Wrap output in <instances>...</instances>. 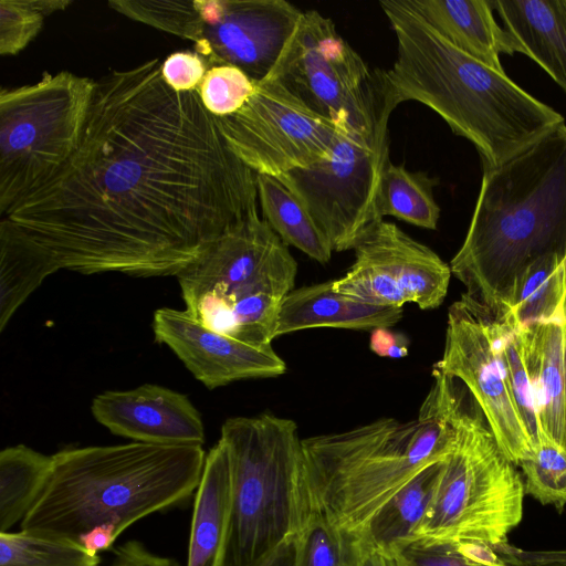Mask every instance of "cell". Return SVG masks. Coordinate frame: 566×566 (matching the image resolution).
Masks as SVG:
<instances>
[{
    "mask_svg": "<svg viewBox=\"0 0 566 566\" xmlns=\"http://www.w3.org/2000/svg\"><path fill=\"white\" fill-rule=\"evenodd\" d=\"M549 253L566 255L565 124L483 168L467 235L449 265L467 295L503 317L516 277Z\"/></svg>",
    "mask_w": 566,
    "mask_h": 566,
    "instance_id": "5b68a950",
    "label": "cell"
},
{
    "mask_svg": "<svg viewBox=\"0 0 566 566\" xmlns=\"http://www.w3.org/2000/svg\"><path fill=\"white\" fill-rule=\"evenodd\" d=\"M157 343L167 345L207 388L283 375L286 364L272 345L254 346L212 331L186 310L161 307L154 313Z\"/></svg>",
    "mask_w": 566,
    "mask_h": 566,
    "instance_id": "9a60e30c",
    "label": "cell"
},
{
    "mask_svg": "<svg viewBox=\"0 0 566 566\" xmlns=\"http://www.w3.org/2000/svg\"><path fill=\"white\" fill-rule=\"evenodd\" d=\"M255 86L256 82L241 69L221 64L208 69L196 92L211 115L226 117L244 106Z\"/></svg>",
    "mask_w": 566,
    "mask_h": 566,
    "instance_id": "d6a6232c",
    "label": "cell"
},
{
    "mask_svg": "<svg viewBox=\"0 0 566 566\" xmlns=\"http://www.w3.org/2000/svg\"><path fill=\"white\" fill-rule=\"evenodd\" d=\"M525 493L544 505L562 510L566 504V450L545 438L521 464Z\"/></svg>",
    "mask_w": 566,
    "mask_h": 566,
    "instance_id": "1f68e13d",
    "label": "cell"
},
{
    "mask_svg": "<svg viewBox=\"0 0 566 566\" xmlns=\"http://www.w3.org/2000/svg\"><path fill=\"white\" fill-rule=\"evenodd\" d=\"M229 459V531L222 566H256L306 525L297 424L271 412L221 427Z\"/></svg>",
    "mask_w": 566,
    "mask_h": 566,
    "instance_id": "8992f818",
    "label": "cell"
},
{
    "mask_svg": "<svg viewBox=\"0 0 566 566\" xmlns=\"http://www.w3.org/2000/svg\"><path fill=\"white\" fill-rule=\"evenodd\" d=\"M95 80L69 71L0 93V217L75 153Z\"/></svg>",
    "mask_w": 566,
    "mask_h": 566,
    "instance_id": "ba28073f",
    "label": "cell"
},
{
    "mask_svg": "<svg viewBox=\"0 0 566 566\" xmlns=\"http://www.w3.org/2000/svg\"><path fill=\"white\" fill-rule=\"evenodd\" d=\"M437 179L413 172L390 161L386 166L378 197V212L429 230H436L440 208L433 197Z\"/></svg>",
    "mask_w": 566,
    "mask_h": 566,
    "instance_id": "4316f807",
    "label": "cell"
},
{
    "mask_svg": "<svg viewBox=\"0 0 566 566\" xmlns=\"http://www.w3.org/2000/svg\"><path fill=\"white\" fill-rule=\"evenodd\" d=\"M206 455L202 446L135 441L60 450L21 530L99 555L139 520L186 502Z\"/></svg>",
    "mask_w": 566,
    "mask_h": 566,
    "instance_id": "3957f363",
    "label": "cell"
},
{
    "mask_svg": "<svg viewBox=\"0 0 566 566\" xmlns=\"http://www.w3.org/2000/svg\"><path fill=\"white\" fill-rule=\"evenodd\" d=\"M229 459L219 440L206 455L190 526L187 566H222L230 520Z\"/></svg>",
    "mask_w": 566,
    "mask_h": 566,
    "instance_id": "7402d4cb",
    "label": "cell"
},
{
    "mask_svg": "<svg viewBox=\"0 0 566 566\" xmlns=\"http://www.w3.org/2000/svg\"><path fill=\"white\" fill-rule=\"evenodd\" d=\"M297 268L287 245L251 211L178 276L186 311L214 331L230 305L266 277Z\"/></svg>",
    "mask_w": 566,
    "mask_h": 566,
    "instance_id": "5bb4252c",
    "label": "cell"
},
{
    "mask_svg": "<svg viewBox=\"0 0 566 566\" xmlns=\"http://www.w3.org/2000/svg\"><path fill=\"white\" fill-rule=\"evenodd\" d=\"M370 549L363 535L314 518L298 534L296 566H360Z\"/></svg>",
    "mask_w": 566,
    "mask_h": 566,
    "instance_id": "f546056e",
    "label": "cell"
},
{
    "mask_svg": "<svg viewBox=\"0 0 566 566\" xmlns=\"http://www.w3.org/2000/svg\"><path fill=\"white\" fill-rule=\"evenodd\" d=\"M564 255L545 254L516 277L507 298L506 316L516 327L549 321L565 310Z\"/></svg>",
    "mask_w": 566,
    "mask_h": 566,
    "instance_id": "cb8c5ba5",
    "label": "cell"
},
{
    "mask_svg": "<svg viewBox=\"0 0 566 566\" xmlns=\"http://www.w3.org/2000/svg\"><path fill=\"white\" fill-rule=\"evenodd\" d=\"M386 557L395 566H486L462 555L453 543H437L421 538H415L397 547Z\"/></svg>",
    "mask_w": 566,
    "mask_h": 566,
    "instance_id": "836d02e7",
    "label": "cell"
},
{
    "mask_svg": "<svg viewBox=\"0 0 566 566\" xmlns=\"http://www.w3.org/2000/svg\"><path fill=\"white\" fill-rule=\"evenodd\" d=\"M384 105L375 120L339 125L326 158L279 178L307 207L337 252L354 250L384 219L378 197L389 160L388 119Z\"/></svg>",
    "mask_w": 566,
    "mask_h": 566,
    "instance_id": "30bf717a",
    "label": "cell"
},
{
    "mask_svg": "<svg viewBox=\"0 0 566 566\" xmlns=\"http://www.w3.org/2000/svg\"><path fill=\"white\" fill-rule=\"evenodd\" d=\"M360 566H387V560L382 554L370 549L364 557Z\"/></svg>",
    "mask_w": 566,
    "mask_h": 566,
    "instance_id": "ab89813d",
    "label": "cell"
},
{
    "mask_svg": "<svg viewBox=\"0 0 566 566\" xmlns=\"http://www.w3.org/2000/svg\"><path fill=\"white\" fill-rule=\"evenodd\" d=\"M355 249L384 269L408 303H415L421 310L442 304L452 274L450 265L395 223L384 220L376 223Z\"/></svg>",
    "mask_w": 566,
    "mask_h": 566,
    "instance_id": "e0dca14e",
    "label": "cell"
},
{
    "mask_svg": "<svg viewBox=\"0 0 566 566\" xmlns=\"http://www.w3.org/2000/svg\"><path fill=\"white\" fill-rule=\"evenodd\" d=\"M208 69L197 52L180 51L171 53L163 61L161 75L175 92H195Z\"/></svg>",
    "mask_w": 566,
    "mask_h": 566,
    "instance_id": "e575fe53",
    "label": "cell"
},
{
    "mask_svg": "<svg viewBox=\"0 0 566 566\" xmlns=\"http://www.w3.org/2000/svg\"><path fill=\"white\" fill-rule=\"evenodd\" d=\"M108 566H180L166 556L157 555L138 541H129L114 549V558Z\"/></svg>",
    "mask_w": 566,
    "mask_h": 566,
    "instance_id": "8d00e7d4",
    "label": "cell"
},
{
    "mask_svg": "<svg viewBox=\"0 0 566 566\" xmlns=\"http://www.w3.org/2000/svg\"><path fill=\"white\" fill-rule=\"evenodd\" d=\"M515 53L535 61L566 93V0H493Z\"/></svg>",
    "mask_w": 566,
    "mask_h": 566,
    "instance_id": "44dd1931",
    "label": "cell"
},
{
    "mask_svg": "<svg viewBox=\"0 0 566 566\" xmlns=\"http://www.w3.org/2000/svg\"><path fill=\"white\" fill-rule=\"evenodd\" d=\"M159 59L95 83L80 144L0 219V242L51 274L178 276L258 209L256 172L198 93L175 92Z\"/></svg>",
    "mask_w": 566,
    "mask_h": 566,
    "instance_id": "6da1fadb",
    "label": "cell"
},
{
    "mask_svg": "<svg viewBox=\"0 0 566 566\" xmlns=\"http://www.w3.org/2000/svg\"><path fill=\"white\" fill-rule=\"evenodd\" d=\"M70 0H0V54L14 55L41 31L44 19L65 10Z\"/></svg>",
    "mask_w": 566,
    "mask_h": 566,
    "instance_id": "4dcf8cb0",
    "label": "cell"
},
{
    "mask_svg": "<svg viewBox=\"0 0 566 566\" xmlns=\"http://www.w3.org/2000/svg\"><path fill=\"white\" fill-rule=\"evenodd\" d=\"M0 566H101V557L75 543L20 530L0 533Z\"/></svg>",
    "mask_w": 566,
    "mask_h": 566,
    "instance_id": "f1b7e54d",
    "label": "cell"
},
{
    "mask_svg": "<svg viewBox=\"0 0 566 566\" xmlns=\"http://www.w3.org/2000/svg\"><path fill=\"white\" fill-rule=\"evenodd\" d=\"M495 548L510 566H566V549L524 551L509 543Z\"/></svg>",
    "mask_w": 566,
    "mask_h": 566,
    "instance_id": "d590c367",
    "label": "cell"
},
{
    "mask_svg": "<svg viewBox=\"0 0 566 566\" xmlns=\"http://www.w3.org/2000/svg\"><path fill=\"white\" fill-rule=\"evenodd\" d=\"M298 535L284 541L256 566H296Z\"/></svg>",
    "mask_w": 566,
    "mask_h": 566,
    "instance_id": "f35d334b",
    "label": "cell"
},
{
    "mask_svg": "<svg viewBox=\"0 0 566 566\" xmlns=\"http://www.w3.org/2000/svg\"><path fill=\"white\" fill-rule=\"evenodd\" d=\"M97 422L135 442L159 446H202L205 427L199 411L180 392L145 384L130 390H108L91 406Z\"/></svg>",
    "mask_w": 566,
    "mask_h": 566,
    "instance_id": "2e32d148",
    "label": "cell"
},
{
    "mask_svg": "<svg viewBox=\"0 0 566 566\" xmlns=\"http://www.w3.org/2000/svg\"><path fill=\"white\" fill-rule=\"evenodd\" d=\"M441 463L423 469L375 514L363 534L371 549L389 556L397 547L415 539Z\"/></svg>",
    "mask_w": 566,
    "mask_h": 566,
    "instance_id": "d4e9b609",
    "label": "cell"
},
{
    "mask_svg": "<svg viewBox=\"0 0 566 566\" xmlns=\"http://www.w3.org/2000/svg\"><path fill=\"white\" fill-rule=\"evenodd\" d=\"M386 560H387V566H395L394 563L388 557H386Z\"/></svg>",
    "mask_w": 566,
    "mask_h": 566,
    "instance_id": "b9f144b4",
    "label": "cell"
},
{
    "mask_svg": "<svg viewBox=\"0 0 566 566\" xmlns=\"http://www.w3.org/2000/svg\"><path fill=\"white\" fill-rule=\"evenodd\" d=\"M403 307L377 306L336 292L333 280L292 290L283 300L276 337L316 327L375 329L396 325Z\"/></svg>",
    "mask_w": 566,
    "mask_h": 566,
    "instance_id": "ffe728a7",
    "label": "cell"
},
{
    "mask_svg": "<svg viewBox=\"0 0 566 566\" xmlns=\"http://www.w3.org/2000/svg\"><path fill=\"white\" fill-rule=\"evenodd\" d=\"M563 268H564V272H565V277H566V255L563 260Z\"/></svg>",
    "mask_w": 566,
    "mask_h": 566,
    "instance_id": "60d3db41",
    "label": "cell"
},
{
    "mask_svg": "<svg viewBox=\"0 0 566 566\" xmlns=\"http://www.w3.org/2000/svg\"><path fill=\"white\" fill-rule=\"evenodd\" d=\"M303 11L285 0H129L124 15L195 44L207 63L269 76Z\"/></svg>",
    "mask_w": 566,
    "mask_h": 566,
    "instance_id": "9c48e42d",
    "label": "cell"
},
{
    "mask_svg": "<svg viewBox=\"0 0 566 566\" xmlns=\"http://www.w3.org/2000/svg\"><path fill=\"white\" fill-rule=\"evenodd\" d=\"M433 369L469 390L507 460L520 465L533 455L499 358L494 315L465 293L449 307L444 349Z\"/></svg>",
    "mask_w": 566,
    "mask_h": 566,
    "instance_id": "4fadbf2b",
    "label": "cell"
},
{
    "mask_svg": "<svg viewBox=\"0 0 566 566\" xmlns=\"http://www.w3.org/2000/svg\"><path fill=\"white\" fill-rule=\"evenodd\" d=\"M432 376L433 385L411 421L382 418L302 439L306 524L316 518L363 535L399 490L423 469L448 458L464 395L457 379L436 369Z\"/></svg>",
    "mask_w": 566,
    "mask_h": 566,
    "instance_id": "277c9868",
    "label": "cell"
},
{
    "mask_svg": "<svg viewBox=\"0 0 566 566\" xmlns=\"http://www.w3.org/2000/svg\"><path fill=\"white\" fill-rule=\"evenodd\" d=\"M52 455L19 444L0 452V533L29 513L48 481Z\"/></svg>",
    "mask_w": 566,
    "mask_h": 566,
    "instance_id": "484cf974",
    "label": "cell"
},
{
    "mask_svg": "<svg viewBox=\"0 0 566 566\" xmlns=\"http://www.w3.org/2000/svg\"><path fill=\"white\" fill-rule=\"evenodd\" d=\"M408 6L451 45L504 71L500 53L514 54L510 34L499 27L488 0H407Z\"/></svg>",
    "mask_w": 566,
    "mask_h": 566,
    "instance_id": "d6986e66",
    "label": "cell"
},
{
    "mask_svg": "<svg viewBox=\"0 0 566 566\" xmlns=\"http://www.w3.org/2000/svg\"><path fill=\"white\" fill-rule=\"evenodd\" d=\"M409 339L405 334L378 327L370 334L369 347L373 353L386 358H403L409 353Z\"/></svg>",
    "mask_w": 566,
    "mask_h": 566,
    "instance_id": "74e56055",
    "label": "cell"
},
{
    "mask_svg": "<svg viewBox=\"0 0 566 566\" xmlns=\"http://www.w3.org/2000/svg\"><path fill=\"white\" fill-rule=\"evenodd\" d=\"M565 308H566V296H565Z\"/></svg>",
    "mask_w": 566,
    "mask_h": 566,
    "instance_id": "7bdbcfd3",
    "label": "cell"
},
{
    "mask_svg": "<svg viewBox=\"0 0 566 566\" xmlns=\"http://www.w3.org/2000/svg\"><path fill=\"white\" fill-rule=\"evenodd\" d=\"M266 78L279 81L308 108L337 125L371 123L382 109L368 65L332 19L316 10L303 11Z\"/></svg>",
    "mask_w": 566,
    "mask_h": 566,
    "instance_id": "8fae6325",
    "label": "cell"
},
{
    "mask_svg": "<svg viewBox=\"0 0 566 566\" xmlns=\"http://www.w3.org/2000/svg\"><path fill=\"white\" fill-rule=\"evenodd\" d=\"M217 123L230 149L249 168L272 177L326 158L339 126L273 78L256 82L244 106L217 117Z\"/></svg>",
    "mask_w": 566,
    "mask_h": 566,
    "instance_id": "7c38bea8",
    "label": "cell"
},
{
    "mask_svg": "<svg viewBox=\"0 0 566 566\" xmlns=\"http://www.w3.org/2000/svg\"><path fill=\"white\" fill-rule=\"evenodd\" d=\"M501 452L474 402L463 397L457 438L442 461L415 538L437 543H507L523 517L524 482Z\"/></svg>",
    "mask_w": 566,
    "mask_h": 566,
    "instance_id": "52a82bcc",
    "label": "cell"
},
{
    "mask_svg": "<svg viewBox=\"0 0 566 566\" xmlns=\"http://www.w3.org/2000/svg\"><path fill=\"white\" fill-rule=\"evenodd\" d=\"M379 6L397 39L394 65L375 75L379 96L391 113L408 101L433 109L454 134L474 145L483 168L503 164L565 124L559 113L504 71L447 42L407 0H382Z\"/></svg>",
    "mask_w": 566,
    "mask_h": 566,
    "instance_id": "7a4b0ae2",
    "label": "cell"
},
{
    "mask_svg": "<svg viewBox=\"0 0 566 566\" xmlns=\"http://www.w3.org/2000/svg\"><path fill=\"white\" fill-rule=\"evenodd\" d=\"M521 333L542 430L566 450V308Z\"/></svg>",
    "mask_w": 566,
    "mask_h": 566,
    "instance_id": "ac0fdd59",
    "label": "cell"
},
{
    "mask_svg": "<svg viewBox=\"0 0 566 566\" xmlns=\"http://www.w3.org/2000/svg\"><path fill=\"white\" fill-rule=\"evenodd\" d=\"M494 332L499 358L511 395L535 449L548 437L542 430L521 328L505 316H494Z\"/></svg>",
    "mask_w": 566,
    "mask_h": 566,
    "instance_id": "83f0119b",
    "label": "cell"
},
{
    "mask_svg": "<svg viewBox=\"0 0 566 566\" xmlns=\"http://www.w3.org/2000/svg\"><path fill=\"white\" fill-rule=\"evenodd\" d=\"M258 201L262 218L289 247L318 263H327L333 247L302 200L279 178L256 174Z\"/></svg>",
    "mask_w": 566,
    "mask_h": 566,
    "instance_id": "603a6c76",
    "label": "cell"
}]
</instances>
